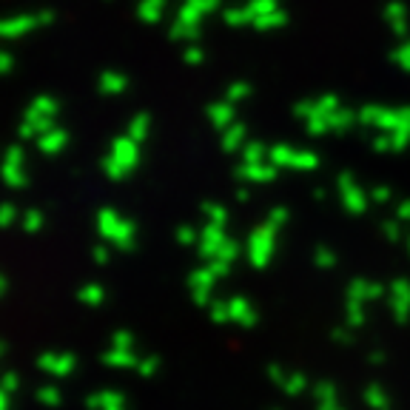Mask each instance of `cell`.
Masks as SVG:
<instances>
[{"label":"cell","mask_w":410,"mask_h":410,"mask_svg":"<svg viewBox=\"0 0 410 410\" xmlns=\"http://www.w3.org/2000/svg\"><path fill=\"white\" fill-rule=\"evenodd\" d=\"M60 114V100L51 94H37L26 111H23V123L18 128V134L23 140H37L40 134H46L49 128H54V120Z\"/></svg>","instance_id":"cell-1"},{"label":"cell","mask_w":410,"mask_h":410,"mask_svg":"<svg viewBox=\"0 0 410 410\" xmlns=\"http://www.w3.org/2000/svg\"><path fill=\"white\" fill-rule=\"evenodd\" d=\"M54 12L43 9V12H29V15H12V18H0V40H20L26 35H32L35 29L51 26L54 23Z\"/></svg>","instance_id":"cell-2"},{"label":"cell","mask_w":410,"mask_h":410,"mask_svg":"<svg viewBox=\"0 0 410 410\" xmlns=\"http://www.w3.org/2000/svg\"><path fill=\"white\" fill-rule=\"evenodd\" d=\"M137 157H140V149H137L131 137H117L106 154V160H103V168L111 180H120L137 166Z\"/></svg>","instance_id":"cell-3"},{"label":"cell","mask_w":410,"mask_h":410,"mask_svg":"<svg viewBox=\"0 0 410 410\" xmlns=\"http://www.w3.org/2000/svg\"><path fill=\"white\" fill-rule=\"evenodd\" d=\"M0 171H4L6 182L9 185H23L26 182V171H23V149L20 146H9L6 154H4V166H0Z\"/></svg>","instance_id":"cell-4"},{"label":"cell","mask_w":410,"mask_h":410,"mask_svg":"<svg viewBox=\"0 0 410 410\" xmlns=\"http://www.w3.org/2000/svg\"><path fill=\"white\" fill-rule=\"evenodd\" d=\"M66 146H68V131L60 128V125H54V128H49L46 134L37 137V149H40L43 154H60Z\"/></svg>","instance_id":"cell-5"},{"label":"cell","mask_w":410,"mask_h":410,"mask_svg":"<svg viewBox=\"0 0 410 410\" xmlns=\"http://www.w3.org/2000/svg\"><path fill=\"white\" fill-rule=\"evenodd\" d=\"M97 89L100 94L106 97H114V94H123L128 89V77L123 72H117V68H106V72L97 77Z\"/></svg>","instance_id":"cell-6"},{"label":"cell","mask_w":410,"mask_h":410,"mask_svg":"<svg viewBox=\"0 0 410 410\" xmlns=\"http://www.w3.org/2000/svg\"><path fill=\"white\" fill-rule=\"evenodd\" d=\"M163 9H166V0H140V6H137V18L146 20V23H154V20H160Z\"/></svg>","instance_id":"cell-7"},{"label":"cell","mask_w":410,"mask_h":410,"mask_svg":"<svg viewBox=\"0 0 410 410\" xmlns=\"http://www.w3.org/2000/svg\"><path fill=\"white\" fill-rule=\"evenodd\" d=\"M146 134H149V114H137V117H131V123H128V134H125V137H131L134 143H140V140H146Z\"/></svg>","instance_id":"cell-8"},{"label":"cell","mask_w":410,"mask_h":410,"mask_svg":"<svg viewBox=\"0 0 410 410\" xmlns=\"http://www.w3.org/2000/svg\"><path fill=\"white\" fill-rule=\"evenodd\" d=\"M12 68H15V54L6 46H0V75H9Z\"/></svg>","instance_id":"cell-9"},{"label":"cell","mask_w":410,"mask_h":410,"mask_svg":"<svg viewBox=\"0 0 410 410\" xmlns=\"http://www.w3.org/2000/svg\"><path fill=\"white\" fill-rule=\"evenodd\" d=\"M12 220V205H4V209H0V223H9Z\"/></svg>","instance_id":"cell-10"}]
</instances>
